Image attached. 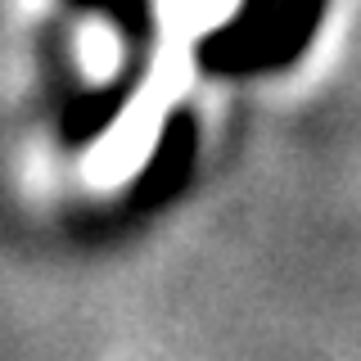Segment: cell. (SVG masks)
<instances>
[{
  "label": "cell",
  "mask_w": 361,
  "mask_h": 361,
  "mask_svg": "<svg viewBox=\"0 0 361 361\" xmlns=\"http://www.w3.org/2000/svg\"><path fill=\"white\" fill-rule=\"evenodd\" d=\"M325 14V0H280V14H276V32L267 41V59L262 68H280L293 63L302 50H307L316 23Z\"/></svg>",
  "instance_id": "3957f363"
},
{
  "label": "cell",
  "mask_w": 361,
  "mask_h": 361,
  "mask_svg": "<svg viewBox=\"0 0 361 361\" xmlns=\"http://www.w3.org/2000/svg\"><path fill=\"white\" fill-rule=\"evenodd\" d=\"M190 167H195V118L190 113H172L163 122V135H158L145 172L135 176V203H145V208L167 203L185 185Z\"/></svg>",
  "instance_id": "7a4b0ae2"
},
{
  "label": "cell",
  "mask_w": 361,
  "mask_h": 361,
  "mask_svg": "<svg viewBox=\"0 0 361 361\" xmlns=\"http://www.w3.org/2000/svg\"><path fill=\"white\" fill-rule=\"evenodd\" d=\"M122 99H127V82L113 86V90H90V95H77L63 113V135L68 140H90L118 118Z\"/></svg>",
  "instance_id": "277c9868"
},
{
  "label": "cell",
  "mask_w": 361,
  "mask_h": 361,
  "mask_svg": "<svg viewBox=\"0 0 361 361\" xmlns=\"http://www.w3.org/2000/svg\"><path fill=\"white\" fill-rule=\"evenodd\" d=\"M82 5L113 18L127 32V41H149V5H145V0H82Z\"/></svg>",
  "instance_id": "5b68a950"
},
{
  "label": "cell",
  "mask_w": 361,
  "mask_h": 361,
  "mask_svg": "<svg viewBox=\"0 0 361 361\" xmlns=\"http://www.w3.org/2000/svg\"><path fill=\"white\" fill-rule=\"evenodd\" d=\"M280 0H244V9L226 27L199 45V63L208 73H253L267 59V41L276 32Z\"/></svg>",
  "instance_id": "6da1fadb"
}]
</instances>
